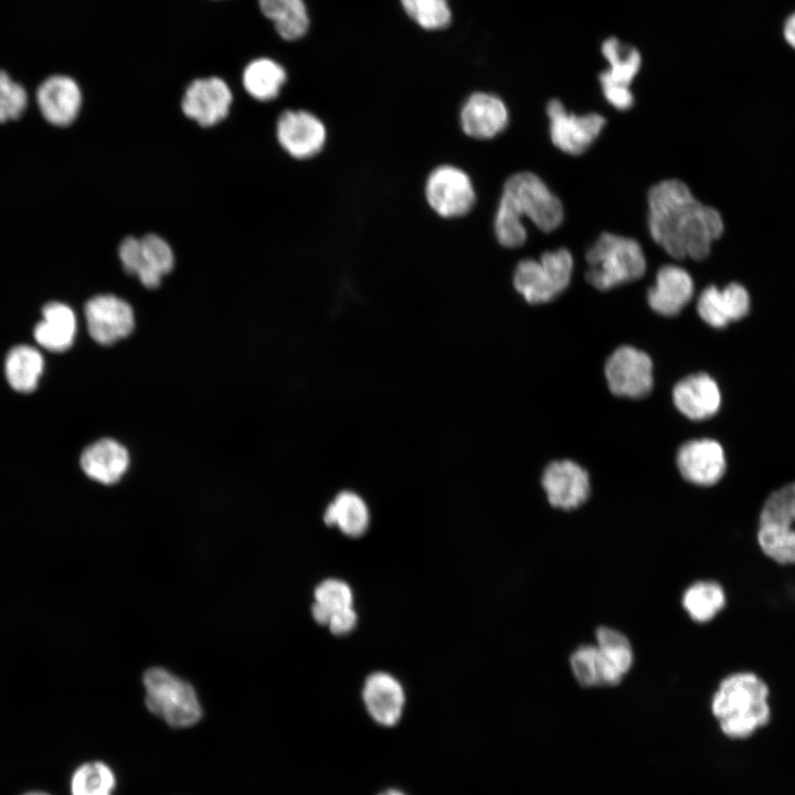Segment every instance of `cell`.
I'll return each mask as SVG.
<instances>
[{
	"mask_svg": "<svg viewBox=\"0 0 795 795\" xmlns=\"http://www.w3.org/2000/svg\"><path fill=\"white\" fill-rule=\"evenodd\" d=\"M750 309V294L739 283H730L722 289L709 286L701 292L697 303L700 318L713 328H724L741 320Z\"/></svg>",
	"mask_w": 795,
	"mask_h": 795,
	"instance_id": "19",
	"label": "cell"
},
{
	"mask_svg": "<svg viewBox=\"0 0 795 795\" xmlns=\"http://www.w3.org/2000/svg\"><path fill=\"white\" fill-rule=\"evenodd\" d=\"M783 36L786 43L795 50V12L788 15V18L785 20L783 26Z\"/></svg>",
	"mask_w": 795,
	"mask_h": 795,
	"instance_id": "38",
	"label": "cell"
},
{
	"mask_svg": "<svg viewBox=\"0 0 795 795\" xmlns=\"http://www.w3.org/2000/svg\"><path fill=\"white\" fill-rule=\"evenodd\" d=\"M129 465L127 449L118 442L104 438L89 445L81 456V466L92 479L112 485L126 473Z\"/></svg>",
	"mask_w": 795,
	"mask_h": 795,
	"instance_id": "23",
	"label": "cell"
},
{
	"mask_svg": "<svg viewBox=\"0 0 795 795\" xmlns=\"http://www.w3.org/2000/svg\"><path fill=\"white\" fill-rule=\"evenodd\" d=\"M82 91L67 75H52L36 91V103L44 119L54 126H68L80 114Z\"/></svg>",
	"mask_w": 795,
	"mask_h": 795,
	"instance_id": "18",
	"label": "cell"
},
{
	"mask_svg": "<svg viewBox=\"0 0 795 795\" xmlns=\"http://www.w3.org/2000/svg\"><path fill=\"white\" fill-rule=\"evenodd\" d=\"M586 280L598 290H608L640 278L646 258L639 243L604 232L586 252Z\"/></svg>",
	"mask_w": 795,
	"mask_h": 795,
	"instance_id": "4",
	"label": "cell"
},
{
	"mask_svg": "<svg viewBox=\"0 0 795 795\" xmlns=\"http://www.w3.org/2000/svg\"><path fill=\"white\" fill-rule=\"evenodd\" d=\"M362 697L369 714L379 724L390 727L400 720L405 696L401 683L391 675H370L365 679Z\"/></svg>",
	"mask_w": 795,
	"mask_h": 795,
	"instance_id": "22",
	"label": "cell"
},
{
	"mask_svg": "<svg viewBox=\"0 0 795 795\" xmlns=\"http://www.w3.org/2000/svg\"><path fill=\"white\" fill-rule=\"evenodd\" d=\"M547 115L553 145L572 156L586 151L606 124V119L596 113L581 116L568 113L556 98L548 103Z\"/></svg>",
	"mask_w": 795,
	"mask_h": 795,
	"instance_id": "11",
	"label": "cell"
},
{
	"mask_svg": "<svg viewBox=\"0 0 795 795\" xmlns=\"http://www.w3.org/2000/svg\"><path fill=\"white\" fill-rule=\"evenodd\" d=\"M315 603L311 606L314 619L320 625H328L330 618L353 604V594L350 586L340 580L329 579L321 582L314 593Z\"/></svg>",
	"mask_w": 795,
	"mask_h": 795,
	"instance_id": "32",
	"label": "cell"
},
{
	"mask_svg": "<svg viewBox=\"0 0 795 795\" xmlns=\"http://www.w3.org/2000/svg\"><path fill=\"white\" fill-rule=\"evenodd\" d=\"M677 466L681 476L693 485H716L727 467L723 447L710 438L689 441L678 451Z\"/></svg>",
	"mask_w": 795,
	"mask_h": 795,
	"instance_id": "16",
	"label": "cell"
},
{
	"mask_svg": "<svg viewBox=\"0 0 795 795\" xmlns=\"http://www.w3.org/2000/svg\"><path fill=\"white\" fill-rule=\"evenodd\" d=\"M605 378L615 395L645 398L653 389V361L646 352L622 346L606 361Z\"/></svg>",
	"mask_w": 795,
	"mask_h": 795,
	"instance_id": "10",
	"label": "cell"
},
{
	"mask_svg": "<svg viewBox=\"0 0 795 795\" xmlns=\"http://www.w3.org/2000/svg\"><path fill=\"white\" fill-rule=\"evenodd\" d=\"M693 290L691 275L678 265L667 264L658 269L655 285L647 292V301L655 312L672 317L691 300Z\"/></svg>",
	"mask_w": 795,
	"mask_h": 795,
	"instance_id": "20",
	"label": "cell"
},
{
	"mask_svg": "<svg viewBox=\"0 0 795 795\" xmlns=\"http://www.w3.org/2000/svg\"><path fill=\"white\" fill-rule=\"evenodd\" d=\"M595 645L610 668L623 680L634 664V650L627 636L607 626L595 630Z\"/></svg>",
	"mask_w": 795,
	"mask_h": 795,
	"instance_id": "33",
	"label": "cell"
},
{
	"mask_svg": "<svg viewBox=\"0 0 795 795\" xmlns=\"http://www.w3.org/2000/svg\"><path fill=\"white\" fill-rule=\"evenodd\" d=\"M327 526H337L344 534L358 538L369 527L370 512L364 500L356 492H339L324 512Z\"/></svg>",
	"mask_w": 795,
	"mask_h": 795,
	"instance_id": "25",
	"label": "cell"
},
{
	"mask_svg": "<svg viewBox=\"0 0 795 795\" xmlns=\"http://www.w3.org/2000/svg\"><path fill=\"white\" fill-rule=\"evenodd\" d=\"M118 255L124 269L147 288L158 287L174 265V254L168 242L151 233L140 239L125 237L119 244Z\"/></svg>",
	"mask_w": 795,
	"mask_h": 795,
	"instance_id": "8",
	"label": "cell"
},
{
	"mask_svg": "<svg viewBox=\"0 0 795 795\" xmlns=\"http://www.w3.org/2000/svg\"><path fill=\"white\" fill-rule=\"evenodd\" d=\"M651 239L676 259L701 261L724 230L721 214L698 201L678 179L654 184L647 193Z\"/></svg>",
	"mask_w": 795,
	"mask_h": 795,
	"instance_id": "1",
	"label": "cell"
},
{
	"mask_svg": "<svg viewBox=\"0 0 795 795\" xmlns=\"http://www.w3.org/2000/svg\"><path fill=\"white\" fill-rule=\"evenodd\" d=\"M263 15L268 19L278 35L286 41L304 36L309 26V15L304 0H257Z\"/></svg>",
	"mask_w": 795,
	"mask_h": 795,
	"instance_id": "27",
	"label": "cell"
},
{
	"mask_svg": "<svg viewBox=\"0 0 795 795\" xmlns=\"http://www.w3.org/2000/svg\"><path fill=\"white\" fill-rule=\"evenodd\" d=\"M232 100V91L221 77L197 78L186 88L181 109L200 126L210 127L229 115Z\"/></svg>",
	"mask_w": 795,
	"mask_h": 795,
	"instance_id": "12",
	"label": "cell"
},
{
	"mask_svg": "<svg viewBox=\"0 0 795 795\" xmlns=\"http://www.w3.org/2000/svg\"><path fill=\"white\" fill-rule=\"evenodd\" d=\"M571 671L584 688L614 687L622 679L610 668L596 645H581L570 656Z\"/></svg>",
	"mask_w": 795,
	"mask_h": 795,
	"instance_id": "28",
	"label": "cell"
},
{
	"mask_svg": "<svg viewBox=\"0 0 795 795\" xmlns=\"http://www.w3.org/2000/svg\"><path fill=\"white\" fill-rule=\"evenodd\" d=\"M276 136L282 148L296 159H309L326 144L325 124L307 110H285L276 124Z\"/></svg>",
	"mask_w": 795,
	"mask_h": 795,
	"instance_id": "13",
	"label": "cell"
},
{
	"mask_svg": "<svg viewBox=\"0 0 795 795\" xmlns=\"http://www.w3.org/2000/svg\"><path fill=\"white\" fill-rule=\"evenodd\" d=\"M602 53L610 67L600 74L602 89L629 88L637 75L642 57L634 47L624 46L617 39L610 38L602 44Z\"/></svg>",
	"mask_w": 795,
	"mask_h": 795,
	"instance_id": "26",
	"label": "cell"
},
{
	"mask_svg": "<svg viewBox=\"0 0 795 795\" xmlns=\"http://www.w3.org/2000/svg\"><path fill=\"white\" fill-rule=\"evenodd\" d=\"M459 123L463 131L474 139H491L502 132L509 123L504 100L495 94L475 92L464 102Z\"/></svg>",
	"mask_w": 795,
	"mask_h": 795,
	"instance_id": "17",
	"label": "cell"
},
{
	"mask_svg": "<svg viewBox=\"0 0 795 795\" xmlns=\"http://www.w3.org/2000/svg\"><path fill=\"white\" fill-rule=\"evenodd\" d=\"M42 320L34 328V339L53 352L67 350L75 338L76 317L67 305L51 301L42 309Z\"/></svg>",
	"mask_w": 795,
	"mask_h": 795,
	"instance_id": "24",
	"label": "cell"
},
{
	"mask_svg": "<svg viewBox=\"0 0 795 795\" xmlns=\"http://www.w3.org/2000/svg\"><path fill=\"white\" fill-rule=\"evenodd\" d=\"M84 314L91 337L100 344H112L127 337L134 329L132 308L114 295L105 294L91 298L85 305Z\"/></svg>",
	"mask_w": 795,
	"mask_h": 795,
	"instance_id": "14",
	"label": "cell"
},
{
	"mask_svg": "<svg viewBox=\"0 0 795 795\" xmlns=\"http://www.w3.org/2000/svg\"><path fill=\"white\" fill-rule=\"evenodd\" d=\"M681 605L692 621L706 623L724 607L725 593L716 581H697L685 590Z\"/></svg>",
	"mask_w": 795,
	"mask_h": 795,
	"instance_id": "31",
	"label": "cell"
},
{
	"mask_svg": "<svg viewBox=\"0 0 795 795\" xmlns=\"http://www.w3.org/2000/svg\"><path fill=\"white\" fill-rule=\"evenodd\" d=\"M711 711L724 735L748 738L770 721L768 688L755 674H732L720 682Z\"/></svg>",
	"mask_w": 795,
	"mask_h": 795,
	"instance_id": "2",
	"label": "cell"
},
{
	"mask_svg": "<svg viewBox=\"0 0 795 795\" xmlns=\"http://www.w3.org/2000/svg\"><path fill=\"white\" fill-rule=\"evenodd\" d=\"M115 786L114 772L99 761L82 764L71 778L72 795H113Z\"/></svg>",
	"mask_w": 795,
	"mask_h": 795,
	"instance_id": "34",
	"label": "cell"
},
{
	"mask_svg": "<svg viewBox=\"0 0 795 795\" xmlns=\"http://www.w3.org/2000/svg\"><path fill=\"white\" fill-rule=\"evenodd\" d=\"M287 80L285 68L268 57L251 61L242 74L245 91L255 99L267 102L278 96Z\"/></svg>",
	"mask_w": 795,
	"mask_h": 795,
	"instance_id": "29",
	"label": "cell"
},
{
	"mask_svg": "<svg viewBox=\"0 0 795 795\" xmlns=\"http://www.w3.org/2000/svg\"><path fill=\"white\" fill-rule=\"evenodd\" d=\"M573 257L565 247L544 252L539 259L520 261L513 273V286L531 305L548 303L570 284Z\"/></svg>",
	"mask_w": 795,
	"mask_h": 795,
	"instance_id": "7",
	"label": "cell"
},
{
	"mask_svg": "<svg viewBox=\"0 0 795 795\" xmlns=\"http://www.w3.org/2000/svg\"><path fill=\"white\" fill-rule=\"evenodd\" d=\"M357 619L353 607H349L335 614L330 618L328 627L333 635H346L354 628Z\"/></svg>",
	"mask_w": 795,
	"mask_h": 795,
	"instance_id": "37",
	"label": "cell"
},
{
	"mask_svg": "<svg viewBox=\"0 0 795 795\" xmlns=\"http://www.w3.org/2000/svg\"><path fill=\"white\" fill-rule=\"evenodd\" d=\"M757 541L781 564L795 563V483L773 491L761 509Z\"/></svg>",
	"mask_w": 795,
	"mask_h": 795,
	"instance_id": "6",
	"label": "cell"
},
{
	"mask_svg": "<svg viewBox=\"0 0 795 795\" xmlns=\"http://www.w3.org/2000/svg\"><path fill=\"white\" fill-rule=\"evenodd\" d=\"M44 360L35 348L20 344L12 348L4 362L9 384L18 392L33 391L43 372Z\"/></svg>",
	"mask_w": 795,
	"mask_h": 795,
	"instance_id": "30",
	"label": "cell"
},
{
	"mask_svg": "<svg viewBox=\"0 0 795 795\" xmlns=\"http://www.w3.org/2000/svg\"><path fill=\"white\" fill-rule=\"evenodd\" d=\"M425 198L432 210L446 219L467 214L476 203V192L469 176L452 165H442L432 170L425 182Z\"/></svg>",
	"mask_w": 795,
	"mask_h": 795,
	"instance_id": "9",
	"label": "cell"
},
{
	"mask_svg": "<svg viewBox=\"0 0 795 795\" xmlns=\"http://www.w3.org/2000/svg\"><path fill=\"white\" fill-rule=\"evenodd\" d=\"M380 795H405L404 793L398 791V789H388Z\"/></svg>",
	"mask_w": 795,
	"mask_h": 795,
	"instance_id": "39",
	"label": "cell"
},
{
	"mask_svg": "<svg viewBox=\"0 0 795 795\" xmlns=\"http://www.w3.org/2000/svg\"><path fill=\"white\" fill-rule=\"evenodd\" d=\"M541 484L549 504L562 510L579 508L591 494L586 470L568 459L549 464L543 471Z\"/></svg>",
	"mask_w": 795,
	"mask_h": 795,
	"instance_id": "15",
	"label": "cell"
},
{
	"mask_svg": "<svg viewBox=\"0 0 795 795\" xmlns=\"http://www.w3.org/2000/svg\"><path fill=\"white\" fill-rule=\"evenodd\" d=\"M406 14L426 30H441L451 22L447 0H400Z\"/></svg>",
	"mask_w": 795,
	"mask_h": 795,
	"instance_id": "35",
	"label": "cell"
},
{
	"mask_svg": "<svg viewBox=\"0 0 795 795\" xmlns=\"http://www.w3.org/2000/svg\"><path fill=\"white\" fill-rule=\"evenodd\" d=\"M678 411L692 421L713 416L721 405L718 383L707 373H696L680 380L672 390Z\"/></svg>",
	"mask_w": 795,
	"mask_h": 795,
	"instance_id": "21",
	"label": "cell"
},
{
	"mask_svg": "<svg viewBox=\"0 0 795 795\" xmlns=\"http://www.w3.org/2000/svg\"><path fill=\"white\" fill-rule=\"evenodd\" d=\"M495 216L510 226L523 225L522 218L527 216L539 230L549 233L560 226L564 210L540 177L522 171L506 180Z\"/></svg>",
	"mask_w": 795,
	"mask_h": 795,
	"instance_id": "3",
	"label": "cell"
},
{
	"mask_svg": "<svg viewBox=\"0 0 795 795\" xmlns=\"http://www.w3.org/2000/svg\"><path fill=\"white\" fill-rule=\"evenodd\" d=\"M26 106L25 88L0 70V123L18 119Z\"/></svg>",
	"mask_w": 795,
	"mask_h": 795,
	"instance_id": "36",
	"label": "cell"
},
{
	"mask_svg": "<svg viewBox=\"0 0 795 795\" xmlns=\"http://www.w3.org/2000/svg\"><path fill=\"white\" fill-rule=\"evenodd\" d=\"M148 710L173 728L194 725L202 710L193 687L159 667L144 674Z\"/></svg>",
	"mask_w": 795,
	"mask_h": 795,
	"instance_id": "5",
	"label": "cell"
},
{
	"mask_svg": "<svg viewBox=\"0 0 795 795\" xmlns=\"http://www.w3.org/2000/svg\"><path fill=\"white\" fill-rule=\"evenodd\" d=\"M23 795H49V794L43 793V792H30V793H26V794H23Z\"/></svg>",
	"mask_w": 795,
	"mask_h": 795,
	"instance_id": "40",
	"label": "cell"
}]
</instances>
